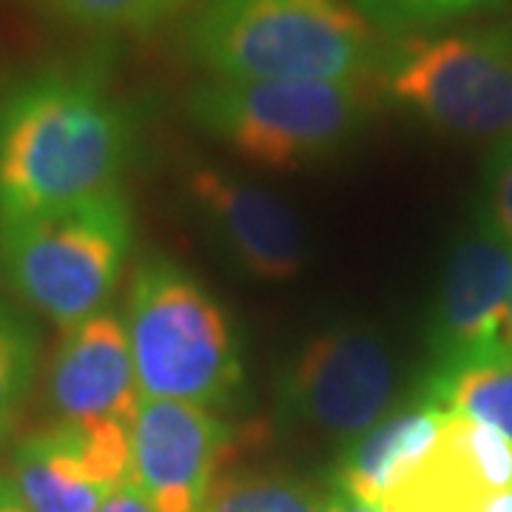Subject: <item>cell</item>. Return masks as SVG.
Returning a JSON list of instances; mask_svg holds the SVG:
<instances>
[{
    "mask_svg": "<svg viewBox=\"0 0 512 512\" xmlns=\"http://www.w3.org/2000/svg\"><path fill=\"white\" fill-rule=\"evenodd\" d=\"M134 146V111L100 66L20 74L0 97V220L117 191Z\"/></svg>",
    "mask_w": 512,
    "mask_h": 512,
    "instance_id": "cell-1",
    "label": "cell"
},
{
    "mask_svg": "<svg viewBox=\"0 0 512 512\" xmlns=\"http://www.w3.org/2000/svg\"><path fill=\"white\" fill-rule=\"evenodd\" d=\"M183 49L208 77L373 83L387 37L356 0H197Z\"/></svg>",
    "mask_w": 512,
    "mask_h": 512,
    "instance_id": "cell-2",
    "label": "cell"
},
{
    "mask_svg": "<svg viewBox=\"0 0 512 512\" xmlns=\"http://www.w3.org/2000/svg\"><path fill=\"white\" fill-rule=\"evenodd\" d=\"M123 325L143 396L208 410L237 402L245 379L237 328L180 265L165 256L137 265Z\"/></svg>",
    "mask_w": 512,
    "mask_h": 512,
    "instance_id": "cell-3",
    "label": "cell"
},
{
    "mask_svg": "<svg viewBox=\"0 0 512 512\" xmlns=\"http://www.w3.org/2000/svg\"><path fill=\"white\" fill-rule=\"evenodd\" d=\"M376 103L373 83L356 80L205 77L185 94V114L239 157L291 171L348 146Z\"/></svg>",
    "mask_w": 512,
    "mask_h": 512,
    "instance_id": "cell-4",
    "label": "cell"
},
{
    "mask_svg": "<svg viewBox=\"0 0 512 512\" xmlns=\"http://www.w3.org/2000/svg\"><path fill=\"white\" fill-rule=\"evenodd\" d=\"M131 208L126 194L0 220V276L60 328L106 311L131 254Z\"/></svg>",
    "mask_w": 512,
    "mask_h": 512,
    "instance_id": "cell-5",
    "label": "cell"
},
{
    "mask_svg": "<svg viewBox=\"0 0 512 512\" xmlns=\"http://www.w3.org/2000/svg\"><path fill=\"white\" fill-rule=\"evenodd\" d=\"M373 89L441 134L504 140L512 134V23L387 40Z\"/></svg>",
    "mask_w": 512,
    "mask_h": 512,
    "instance_id": "cell-6",
    "label": "cell"
},
{
    "mask_svg": "<svg viewBox=\"0 0 512 512\" xmlns=\"http://www.w3.org/2000/svg\"><path fill=\"white\" fill-rule=\"evenodd\" d=\"M396 365L376 330L336 325L313 336L276 387L279 419L328 439L353 441L390 413Z\"/></svg>",
    "mask_w": 512,
    "mask_h": 512,
    "instance_id": "cell-7",
    "label": "cell"
},
{
    "mask_svg": "<svg viewBox=\"0 0 512 512\" xmlns=\"http://www.w3.org/2000/svg\"><path fill=\"white\" fill-rule=\"evenodd\" d=\"M512 288V242L481 214L447 256L430 316V373L490 359L501 350V325Z\"/></svg>",
    "mask_w": 512,
    "mask_h": 512,
    "instance_id": "cell-8",
    "label": "cell"
},
{
    "mask_svg": "<svg viewBox=\"0 0 512 512\" xmlns=\"http://www.w3.org/2000/svg\"><path fill=\"white\" fill-rule=\"evenodd\" d=\"M131 439V481L157 512H200L220 481L234 430L217 410L171 399H140Z\"/></svg>",
    "mask_w": 512,
    "mask_h": 512,
    "instance_id": "cell-9",
    "label": "cell"
},
{
    "mask_svg": "<svg viewBox=\"0 0 512 512\" xmlns=\"http://www.w3.org/2000/svg\"><path fill=\"white\" fill-rule=\"evenodd\" d=\"M131 476L123 421H57L12 456V484L29 512H97Z\"/></svg>",
    "mask_w": 512,
    "mask_h": 512,
    "instance_id": "cell-10",
    "label": "cell"
},
{
    "mask_svg": "<svg viewBox=\"0 0 512 512\" xmlns=\"http://www.w3.org/2000/svg\"><path fill=\"white\" fill-rule=\"evenodd\" d=\"M194 211L239 268L262 282H288L302 271L305 228L271 191L220 168H194L185 180Z\"/></svg>",
    "mask_w": 512,
    "mask_h": 512,
    "instance_id": "cell-11",
    "label": "cell"
},
{
    "mask_svg": "<svg viewBox=\"0 0 512 512\" xmlns=\"http://www.w3.org/2000/svg\"><path fill=\"white\" fill-rule=\"evenodd\" d=\"M512 490V439L447 413L430 453L379 501L382 512H461Z\"/></svg>",
    "mask_w": 512,
    "mask_h": 512,
    "instance_id": "cell-12",
    "label": "cell"
},
{
    "mask_svg": "<svg viewBox=\"0 0 512 512\" xmlns=\"http://www.w3.org/2000/svg\"><path fill=\"white\" fill-rule=\"evenodd\" d=\"M46 390L60 421L109 419L131 427L143 393L123 319L100 311L66 328L49 365Z\"/></svg>",
    "mask_w": 512,
    "mask_h": 512,
    "instance_id": "cell-13",
    "label": "cell"
},
{
    "mask_svg": "<svg viewBox=\"0 0 512 512\" xmlns=\"http://www.w3.org/2000/svg\"><path fill=\"white\" fill-rule=\"evenodd\" d=\"M447 410L427 399L396 407L365 436L353 439L339 458L336 490L379 507L384 495L430 453Z\"/></svg>",
    "mask_w": 512,
    "mask_h": 512,
    "instance_id": "cell-14",
    "label": "cell"
},
{
    "mask_svg": "<svg viewBox=\"0 0 512 512\" xmlns=\"http://www.w3.org/2000/svg\"><path fill=\"white\" fill-rule=\"evenodd\" d=\"M419 396L512 439V353H495L473 365L427 373Z\"/></svg>",
    "mask_w": 512,
    "mask_h": 512,
    "instance_id": "cell-15",
    "label": "cell"
},
{
    "mask_svg": "<svg viewBox=\"0 0 512 512\" xmlns=\"http://www.w3.org/2000/svg\"><path fill=\"white\" fill-rule=\"evenodd\" d=\"M197 0H43L46 15L77 32L146 35Z\"/></svg>",
    "mask_w": 512,
    "mask_h": 512,
    "instance_id": "cell-16",
    "label": "cell"
},
{
    "mask_svg": "<svg viewBox=\"0 0 512 512\" xmlns=\"http://www.w3.org/2000/svg\"><path fill=\"white\" fill-rule=\"evenodd\" d=\"M37 356L40 339L35 325L12 302L0 299V444L15 430L32 393Z\"/></svg>",
    "mask_w": 512,
    "mask_h": 512,
    "instance_id": "cell-17",
    "label": "cell"
},
{
    "mask_svg": "<svg viewBox=\"0 0 512 512\" xmlns=\"http://www.w3.org/2000/svg\"><path fill=\"white\" fill-rule=\"evenodd\" d=\"M387 40L439 32L450 23L501 9L507 0H356Z\"/></svg>",
    "mask_w": 512,
    "mask_h": 512,
    "instance_id": "cell-18",
    "label": "cell"
},
{
    "mask_svg": "<svg viewBox=\"0 0 512 512\" xmlns=\"http://www.w3.org/2000/svg\"><path fill=\"white\" fill-rule=\"evenodd\" d=\"M313 490L279 478H220L200 512H322Z\"/></svg>",
    "mask_w": 512,
    "mask_h": 512,
    "instance_id": "cell-19",
    "label": "cell"
},
{
    "mask_svg": "<svg viewBox=\"0 0 512 512\" xmlns=\"http://www.w3.org/2000/svg\"><path fill=\"white\" fill-rule=\"evenodd\" d=\"M487 217L512 242V134L498 140L487 160Z\"/></svg>",
    "mask_w": 512,
    "mask_h": 512,
    "instance_id": "cell-20",
    "label": "cell"
},
{
    "mask_svg": "<svg viewBox=\"0 0 512 512\" xmlns=\"http://www.w3.org/2000/svg\"><path fill=\"white\" fill-rule=\"evenodd\" d=\"M97 512H157L151 504H148V498L137 487H134V481L128 478L123 481L114 493L103 501V507Z\"/></svg>",
    "mask_w": 512,
    "mask_h": 512,
    "instance_id": "cell-21",
    "label": "cell"
},
{
    "mask_svg": "<svg viewBox=\"0 0 512 512\" xmlns=\"http://www.w3.org/2000/svg\"><path fill=\"white\" fill-rule=\"evenodd\" d=\"M322 512H382V510H379V507H373V504L359 501V498H353V495L342 493V490H333L328 501H325Z\"/></svg>",
    "mask_w": 512,
    "mask_h": 512,
    "instance_id": "cell-22",
    "label": "cell"
},
{
    "mask_svg": "<svg viewBox=\"0 0 512 512\" xmlns=\"http://www.w3.org/2000/svg\"><path fill=\"white\" fill-rule=\"evenodd\" d=\"M0 512H29L9 476H0Z\"/></svg>",
    "mask_w": 512,
    "mask_h": 512,
    "instance_id": "cell-23",
    "label": "cell"
},
{
    "mask_svg": "<svg viewBox=\"0 0 512 512\" xmlns=\"http://www.w3.org/2000/svg\"><path fill=\"white\" fill-rule=\"evenodd\" d=\"M501 350L512 353V288L507 296V313H504V325H501Z\"/></svg>",
    "mask_w": 512,
    "mask_h": 512,
    "instance_id": "cell-24",
    "label": "cell"
}]
</instances>
